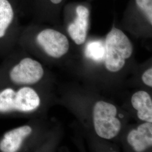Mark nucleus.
Masks as SVG:
<instances>
[{
	"label": "nucleus",
	"mask_w": 152,
	"mask_h": 152,
	"mask_svg": "<svg viewBox=\"0 0 152 152\" xmlns=\"http://www.w3.org/2000/svg\"><path fill=\"white\" fill-rule=\"evenodd\" d=\"M105 62L107 69L117 72L124 66L126 60L132 53V45L124 33L113 28L107 36L105 42Z\"/></svg>",
	"instance_id": "1"
},
{
	"label": "nucleus",
	"mask_w": 152,
	"mask_h": 152,
	"mask_svg": "<svg viewBox=\"0 0 152 152\" xmlns=\"http://www.w3.org/2000/svg\"><path fill=\"white\" fill-rule=\"evenodd\" d=\"M117 110L114 105L103 101L95 104L94 108V125L96 133L105 139H111L119 133L121 124L116 118Z\"/></svg>",
	"instance_id": "2"
},
{
	"label": "nucleus",
	"mask_w": 152,
	"mask_h": 152,
	"mask_svg": "<svg viewBox=\"0 0 152 152\" xmlns=\"http://www.w3.org/2000/svg\"><path fill=\"white\" fill-rule=\"evenodd\" d=\"M37 41L47 54L55 58L64 55L69 48L66 37L51 29H46L39 33L37 36Z\"/></svg>",
	"instance_id": "3"
},
{
	"label": "nucleus",
	"mask_w": 152,
	"mask_h": 152,
	"mask_svg": "<svg viewBox=\"0 0 152 152\" xmlns=\"http://www.w3.org/2000/svg\"><path fill=\"white\" fill-rule=\"evenodd\" d=\"M44 75L41 64L31 58H24L11 69L10 77L14 83L34 84L39 81Z\"/></svg>",
	"instance_id": "4"
},
{
	"label": "nucleus",
	"mask_w": 152,
	"mask_h": 152,
	"mask_svg": "<svg viewBox=\"0 0 152 152\" xmlns=\"http://www.w3.org/2000/svg\"><path fill=\"white\" fill-rule=\"evenodd\" d=\"M76 14L77 17L68 26V32L76 44L81 45L86 38L90 12L87 7L80 5L77 7Z\"/></svg>",
	"instance_id": "5"
},
{
	"label": "nucleus",
	"mask_w": 152,
	"mask_h": 152,
	"mask_svg": "<svg viewBox=\"0 0 152 152\" xmlns=\"http://www.w3.org/2000/svg\"><path fill=\"white\" fill-rule=\"evenodd\" d=\"M129 144L137 152L144 151L152 145V124L147 122L131 131L127 136Z\"/></svg>",
	"instance_id": "6"
},
{
	"label": "nucleus",
	"mask_w": 152,
	"mask_h": 152,
	"mask_svg": "<svg viewBox=\"0 0 152 152\" xmlns=\"http://www.w3.org/2000/svg\"><path fill=\"white\" fill-rule=\"evenodd\" d=\"M32 131L30 126H24L6 132L0 142V150L4 152H16Z\"/></svg>",
	"instance_id": "7"
},
{
	"label": "nucleus",
	"mask_w": 152,
	"mask_h": 152,
	"mask_svg": "<svg viewBox=\"0 0 152 152\" xmlns=\"http://www.w3.org/2000/svg\"><path fill=\"white\" fill-rule=\"evenodd\" d=\"M40 104L38 94L32 88L24 87L15 92L14 110L30 112L37 108Z\"/></svg>",
	"instance_id": "8"
},
{
	"label": "nucleus",
	"mask_w": 152,
	"mask_h": 152,
	"mask_svg": "<svg viewBox=\"0 0 152 152\" xmlns=\"http://www.w3.org/2000/svg\"><path fill=\"white\" fill-rule=\"evenodd\" d=\"M132 107L137 111L140 120L152 122V101L151 96L144 91L135 92L131 98Z\"/></svg>",
	"instance_id": "9"
},
{
	"label": "nucleus",
	"mask_w": 152,
	"mask_h": 152,
	"mask_svg": "<svg viewBox=\"0 0 152 152\" xmlns=\"http://www.w3.org/2000/svg\"><path fill=\"white\" fill-rule=\"evenodd\" d=\"M14 18V11L7 0H0V38L5 34L6 31Z\"/></svg>",
	"instance_id": "10"
},
{
	"label": "nucleus",
	"mask_w": 152,
	"mask_h": 152,
	"mask_svg": "<svg viewBox=\"0 0 152 152\" xmlns=\"http://www.w3.org/2000/svg\"><path fill=\"white\" fill-rule=\"evenodd\" d=\"M85 54L87 58L95 61H102L105 57V45L101 41H90L86 45Z\"/></svg>",
	"instance_id": "11"
},
{
	"label": "nucleus",
	"mask_w": 152,
	"mask_h": 152,
	"mask_svg": "<svg viewBox=\"0 0 152 152\" xmlns=\"http://www.w3.org/2000/svg\"><path fill=\"white\" fill-rule=\"evenodd\" d=\"M15 91L7 88L0 92V112H8L14 110Z\"/></svg>",
	"instance_id": "12"
},
{
	"label": "nucleus",
	"mask_w": 152,
	"mask_h": 152,
	"mask_svg": "<svg viewBox=\"0 0 152 152\" xmlns=\"http://www.w3.org/2000/svg\"><path fill=\"white\" fill-rule=\"evenodd\" d=\"M136 4L147 16L148 21L152 23V0H136Z\"/></svg>",
	"instance_id": "13"
},
{
	"label": "nucleus",
	"mask_w": 152,
	"mask_h": 152,
	"mask_svg": "<svg viewBox=\"0 0 152 152\" xmlns=\"http://www.w3.org/2000/svg\"><path fill=\"white\" fill-rule=\"evenodd\" d=\"M142 80L143 82L147 85V86L152 87V68H149L145 71L142 76Z\"/></svg>",
	"instance_id": "14"
},
{
	"label": "nucleus",
	"mask_w": 152,
	"mask_h": 152,
	"mask_svg": "<svg viewBox=\"0 0 152 152\" xmlns=\"http://www.w3.org/2000/svg\"><path fill=\"white\" fill-rule=\"evenodd\" d=\"M53 4H59L60 2H61L62 1V0H50Z\"/></svg>",
	"instance_id": "15"
},
{
	"label": "nucleus",
	"mask_w": 152,
	"mask_h": 152,
	"mask_svg": "<svg viewBox=\"0 0 152 152\" xmlns=\"http://www.w3.org/2000/svg\"><path fill=\"white\" fill-rule=\"evenodd\" d=\"M120 117H124V116H123V115H121V114H120Z\"/></svg>",
	"instance_id": "16"
}]
</instances>
